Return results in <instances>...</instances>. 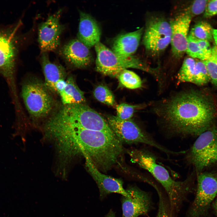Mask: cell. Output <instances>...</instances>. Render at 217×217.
Returning <instances> with one entry per match:
<instances>
[{
  "mask_svg": "<svg viewBox=\"0 0 217 217\" xmlns=\"http://www.w3.org/2000/svg\"><path fill=\"white\" fill-rule=\"evenodd\" d=\"M59 132L60 144L66 153L73 156L81 153L101 172L111 169L123 152L122 143L113 132L62 124Z\"/></svg>",
  "mask_w": 217,
  "mask_h": 217,
  "instance_id": "cell-1",
  "label": "cell"
},
{
  "mask_svg": "<svg viewBox=\"0 0 217 217\" xmlns=\"http://www.w3.org/2000/svg\"><path fill=\"white\" fill-rule=\"evenodd\" d=\"M162 116L169 131L182 136H199L212 126L215 110L212 102L195 91L185 92L164 105Z\"/></svg>",
  "mask_w": 217,
  "mask_h": 217,
  "instance_id": "cell-2",
  "label": "cell"
},
{
  "mask_svg": "<svg viewBox=\"0 0 217 217\" xmlns=\"http://www.w3.org/2000/svg\"><path fill=\"white\" fill-rule=\"evenodd\" d=\"M133 162L149 171L164 189L172 211L178 212L187 196L193 190L191 177L183 181L174 180L167 170L158 164L154 156L149 152L134 150L129 152Z\"/></svg>",
  "mask_w": 217,
  "mask_h": 217,
  "instance_id": "cell-3",
  "label": "cell"
},
{
  "mask_svg": "<svg viewBox=\"0 0 217 217\" xmlns=\"http://www.w3.org/2000/svg\"><path fill=\"white\" fill-rule=\"evenodd\" d=\"M54 121L89 130L113 132L108 122L84 104L63 106L51 117Z\"/></svg>",
  "mask_w": 217,
  "mask_h": 217,
  "instance_id": "cell-4",
  "label": "cell"
},
{
  "mask_svg": "<svg viewBox=\"0 0 217 217\" xmlns=\"http://www.w3.org/2000/svg\"><path fill=\"white\" fill-rule=\"evenodd\" d=\"M95 48L96 54V69L104 75L117 77L123 70L131 68L157 75V69L150 67L135 56L120 57L100 42L95 46Z\"/></svg>",
  "mask_w": 217,
  "mask_h": 217,
  "instance_id": "cell-5",
  "label": "cell"
},
{
  "mask_svg": "<svg viewBox=\"0 0 217 217\" xmlns=\"http://www.w3.org/2000/svg\"><path fill=\"white\" fill-rule=\"evenodd\" d=\"M197 175L217 166V128L212 126L198 136L186 156Z\"/></svg>",
  "mask_w": 217,
  "mask_h": 217,
  "instance_id": "cell-6",
  "label": "cell"
},
{
  "mask_svg": "<svg viewBox=\"0 0 217 217\" xmlns=\"http://www.w3.org/2000/svg\"><path fill=\"white\" fill-rule=\"evenodd\" d=\"M22 96L26 108L33 118H46L52 112L55 101L44 83L36 80L29 81L22 86Z\"/></svg>",
  "mask_w": 217,
  "mask_h": 217,
  "instance_id": "cell-7",
  "label": "cell"
},
{
  "mask_svg": "<svg viewBox=\"0 0 217 217\" xmlns=\"http://www.w3.org/2000/svg\"><path fill=\"white\" fill-rule=\"evenodd\" d=\"M21 24L19 21L14 24L0 27V73L10 84L14 82L20 41L18 31Z\"/></svg>",
  "mask_w": 217,
  "mask_h": 217,
  "instance_id": "cell-8",
  "label": "cell"
},
{
  "mask_svg": "<svg viewBox=\"0 0 217 217\" xmlns=\"http://www.w3.org/2000/svg\"><path fill=\"white\" fill-rule=\"evenodd\" d=\"M107 120L112 132L122 143H143L155 147L167 155L175 154V152L157 143L131 119L122 120L116 116H110L107 117Z\"/></svg>",
  "mask_w": 217,
  "mask_h": 217,
  "instance_id": "cell-9",
  "label": "cell"
},
{
  "mask_svg": "<svg viewBox=\"0 0 217 217\" xmlns=\"http://www.w3.org/2000/svg\"><path fill=\"white\" fill-rule=\"evenodd\" d=\"M217 194V172L203 171L197 175V187L194 199L186 217H203Z\"/></svg>",
  "mask_w": 217,
  "mask_h": 217,
  "instance_id": "cell-10",
  "label": "cell"
},
{
  "mask_svg": "<svg viewBox=\"0 0 217 217\" xmlns=\"http://www.w3.org/2000/svg\"><path fill=\"white\" fill-rule=\"evenodd\" d=\"M171 36L170 23L162 18L153 17L147 23L143 43L146 50L157 54L164 51L170 44Z\"/></svg>",
  "mask_w": 217,
  "mask_h": 217,
  "instance_id": "cell-11",
  "label": "cell"
},
{
  "mask_svg": "<svg viewBox=\"0 0 217 217\" xmlns=\"http://www.w3.org/2000/svg\"><path fill=\"white\" fill-rule=\"evenodd\" d=\"M62 12L60 9L50 15L39 26L38 41L42 53L55 51L60 45L61 36L65 28L60 22Z\"/></svg>",
  "mask_w": 217,
  "mask_h": 217,
  "instance_id": "cell-12",
  "label": "cell"
},
{
  "mask_svg": "<svg viewBox=\"0 0 217 217\" xmlns=\"http://www.w3.org/2000/svg\"><path fill=\"white\" fill-rule=\"evenodd\" d=\"M125 189L127 195L122 196L121 199L122 217L147 215L153 207L149 193L135 185L128 186Z\"/></svg>",
  "mask_w": 217,
  "mask_h": 217,
  "instance_id": "cell-13",
  "label": "cell"
},
{
  "mask_svg": "<svg viewBox=\"0 0 217 217\" xmlns=\"http://www.w3.org/2000/svg\"><path fill=\"white\" fill-rule=\"evenodd\" d=\"M192 18L186 11L177 15L170 22L172 52L174 56L177 58H181L186 52Z\"/></svg>",
  "mask_w": 217,
  "mask_h": 217,
  "instance_id": "cell-14",
  "label": "cell"
},
{
  "mask_svg": "<svg viewBox=\"0 0 217 217\" xmlns=\"http://www.w3.org/2000/svg\"><path fill=\"white\" fill-rule=\"evenodd\" d=\"M87 170L92 177L99 189V198L103 200L109 194L117 193L126 196L127 194L123 187V182L120 179L114 178L102 173L87 157H84Z\"/></svg>",
  "mask_w": 217,
  "mask_h": 217,
  "instance_id": "cell-15",
  "label": "cell"
},
{
  "mask_svg": "<svg viewBox=\"0 0 217 217\" xmlns=\"http://www.w3.org/2000/svg\"><path fill=\"white\" fill-rule=\"evenodd\" d=\"M59 54L69 64L77 68L86 67L93 61L89 48L78 39H71L64 44L59 49Z\"/></svg>",
  "mask_w": 217,
  "mask_h": 217,
  "instance_id": "cell-16",
  "label": "cell"
},
{
  "mask_svg": "<svg viewBox=\"0 0 217 217\" xmlns=\"http://www.w3.org/2000/svg\"><path fill=\"white\" fill-rule=\"evenodd\" d=\"M78 39L89 48L99 42L100 27L96 21L89 14L80 12Z\"/></svg>",
  "mask_w": 217,
  "mask_h": 217,
  "instance_id": "cell-17",
  "label": "cell"
},
{
  "mask_svg": "<svg viewBox=\"0 0 217 217\" xmlns=\"http://www.w3.org/2000/svg\"><path fill=\"white\" fill-rule=\"evenodd\" d=\"M143 27L134 32L121 35L114 40L112 51L123 58L132 55L136 51L143 33Z\"/></svg>",
  "mask_w": 217,
  "mask_h": 217,
  "instance_id": "cell-18",
  "label": "cell"
},
{
  "mask_svg": "<svg viewBox=\"0 0 217 217\" xmlns=\"http://www.w3.org/2000/svg\"><path fill=\"white\" fill-rule=\"evenodd\" d=\"M41 60L45 78L44 84L51 92L56 93L55 85L59 80L65 79V71L62 66L51 62L47 52L42 53Z\"/></svg>",
  "mask_w": 217,
  "mask_h": 217,
  "instance_id": "cell-19",
  "label": "cell"
},
{
  "mask_svg": "<svg viewBox=\"0 0 217 217\" xmlns=\"http://www.w3.org/2000/svg\"><path fill=\"white\" fill-rule=\"evenodd\" d=\"M66 81L65 86L58 94L63 105L84 104V93L77 86L74 78L70 76Z\"/></svg>",
  "mask_w": 217,
  "mask_h": 217,
  "instance_id": "cell-20",
  "label": "cell"
},
{
  "mask_svg": "<svg viewBox=\"0 0 217 217\" xmlns=\"http://www.w3.org/2000/svg\"><path fill=\"white\" fill-rule=\"evenodd\" d=\"M117 77L121 85L127 88L135 89L142 86V81L140 77L131 71L124 70Z\"/></svg>",
  "mask_w": 217,
  "mask_h": 217,
  "instance_id": "cell-21",
  "label": "cell"
},
{
  "mask_svg": "<svg viewBox=\"0 0 217 217\" xmlns=\"http://www.w3.org/2000/svg\"><path fill=\"white\" fill-rule=\"evenodd\" d=\"M213 30L209 23L201 21L193 26L189 34L197 39L209 42L211 41L213 38Z\"/></svg>",
  "mask_w": 217,
  "mask_h": 217,
  "instance_id": "cell-22",
  "label": "cell"
},
{
  "mask_svg": "<svg viewBox=\"0 0 217 217\" xmlns=\"http://www.w3.org/2000/svg\"><path fill=\"white\" fill-rule=\"evenodd\" d=\"M196 61L191 57L186 58L178 74V78L181 82L193 83Z\"/></svg>",
  "mask_w": 217,
  "mask_h": 217,
  "instance_id": "cell-23",
  "label": "cell"
},
{
  "mask_svg": "<svg viewBox=\"0 0 217 217\" xmlns=\"http://www.w3.org/2000/svg\"><path fill=\"white\" fill-rule=\"evenodd\" d=\"M205 64L210 81L213 84L217 86V46H213L212 48L211 53L210 57L203 61Z\"/></svg>",
  "mask_w": 217,
  "mask_h": 217,
  "instance_id": "cell-24",
  "label": "cell"
},
{
  "mask_svg": "<svg viewBox=\"0 0 217 217\" xmlns=\"http://www.w3.org/2000/svg\"><path fill=\"white\" fill-rule=\"evenodd\" d=\"M94 97L98 101L108 105L113 106L115 103L114 96L110 89L103 85L97 86L93 92Z\"/></svg>",
  "mask_w": 217,
  "mask_h": 217,
  "instance_id": "cell-25",
  "label": "cell"
},
{
  "mask_svg": "<svg viewBox=\"0 0 217 217\" xmlns=\"http://www.w3.org/2000/svg\"><path fill=\"white\" fill-rule=\"evenodd\" d=\"M210 80L209 75L203 61H197L193 83L201 86L207 83Z\"/></svg>",
  "mask_w": 217,
  "mask_h": 217,
  "instance_id": "cell-26",
  "label": "cell"
},
{
  "mask_svg": "<svg viewBox=\"0 0 217 217\" xmlns=\"http://www.w3.org/2000/svg\"><path fill=\"white\" fill-rule=\"evenodd\" d=\"M186 52L193 58H197L203 61L207 59L198 44L196 39L190 34L188 36Z\"/></svg>",
  "mask_w": 217,
  "mask_h": 217,
  "instance_id": "cell-27",
  "label": "cell"
},
{
  "mask_svg": "<svg viewBox=\"0 0 217 217\" xmlns=\"http://www.w3.org/2000/svg\"><path fill=\"white\" fill-rule=\"evenodd\" d=\"M159 197L158 209L155 217H175L172 211L168 199L164 193H158Z\"/></svg>",
  "mask_w": 217,
  "mask_h": 217,
  "instance_id": "cell-28",
  "label": "cell"
},
{
  "mask_svg": "<svg viewBox=\"0 0 217 217\" xmlns=\"http://www.w3.org/2000/svg\"><path fill=\"white\" fill-rule=\"evenodd\" d=\"M136 107V105L125 103H121L116 106V116L122 120L131 119L133 116Z\"/></svg>",
  "mask_w": 217,
  "mask_h": 217,
  "instance_id": "cell-29",
  "label": "cell"
},
{
  "mask_svg": "<svg viewBox=\"0 0 217 217\" xmlns=\"http://www.w3.org/2000/svg\"><path fill=\"white\" fill-rule=\"evenodd\" d=\"M209 0L194 1L187 11L192 17L201 14L204 12Z\"/></svg>",
  "mask_w": 217,
  "mask_h": 217,
  "instance_id": "cell-30",
  "label": "cell"
},
{
  "mask_svg": "<svg viewBox=\"0 0 217 217\" xmlns=\"http://www.w3.org/2000/svg\"><path fill=\"white\" fill-rule=\"evenodd\" d=\"M217 14V0L209 1L204 12V17L208 18Z\"/></svg>",
  "mask_w": 217,
  "mask_h": 217,
  "instance_id": "cell-31",
  "label": "cell"
},
{
  "mask_svg": "<svg viewBox=\"0 0 217 217\" xmlns=\"http://www.w3.org/2000/svg\"><path fill=\"white\" fill-rule=\"evenodd\" d=\"M66 84V81L65 79L59 80L55 85V89L56 93L59 94L64 88Z\"/></svg>",
  "mask_w": 217,
  "mask_h": 217,
  "instance_id": "cell-32",
  "label": "cell"
},
{
  "mask_svg": "<svg viewBox=\"0 0 217 217\" xmlns=\"http://www.w3.org/2000/svg\"><path fill=\"white\" fill-rule=\"evenodd\" d=\"M213 37L215 42L217 46V29H213Z\"/></svg>",
  "mask_w": 217,
  "mask_h": 217,
  "instance_id": "cell-33",
  "label": "cell"
},
{
  "mask_svg": "<svg viewBox=\"0 0 217 217\" xmlns=\"http://www.w3.org/2000/svg\"><path fill=\"white\" fill-rule=\"evenodd\" d=\"M105 217H115V212L112 210H110Z\"/></svg>",
  "mask_w": 217,
  "mask_h": 217,
  "instance_id": "cell-34",
  "label": "cell"
},
{
  "mask_svg": "<svg viewBox=\"0 0 217 217\" xmlns=\"http://www.w3.org/2000/svg\"><path fill=\"white\" fill-rule=\"evenodd\" d=\"M215 209L216 211V213H217V200L216 201L215 203Z\"/></svg>",
  "mask_w": 217,
  "mask_h": 217,
  "instance_id": "cell-35",
  "label": "cell"
}]
</instances>
